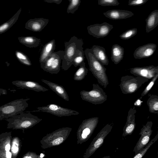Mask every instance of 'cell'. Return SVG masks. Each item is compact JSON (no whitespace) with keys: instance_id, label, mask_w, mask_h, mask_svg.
<instances>
[{"instance_id":"b9f144b4","label":"cell","mask_w":158,"mask_h":158,"mask_svg":"<svg viewBox=\"0 0 158 158\" xmlns=\"http://www.w3.org/2000/svg\"><path fill=\"white\" fill-rule=\"evenodd\" d=\"M102 158H110V156H104L103 157H102Z\"/></svg>"},{"instance_id":"3957f363","label":"cell","mask_w":158,"mask_h":158,"mask_svg":"<svg viewBox=\"0 0 158 158\" xmlns=\"http://www.w3.org/2000/svg\"><path fill=\"white\" fill-rule=\"evenodd\" d=\"M64 54L62 61L61 68L67 70L72 65V63L78 49L83 48V42L82 39L74 36L68 42H64Z\"/></svg>"},{"instance_id":"f1b7e54d","label":"cell","mask_w":158,"mask_h":158,"mask_svg":"<svg viewBox=\"0 0 158 158\" xmlns=\"http://www.w3.org/2000/svg\"><path fill=\"white\" fill-rule=\"evenodd\" d=\"M79 66L74 75L73 79L75 81L82 80L88 73V69L86 67L84 62H83Z\"/></svg>"},{"instance_id":"f546056e","label":"cell","mask_w":158,"mask_h":158,"mask_svg":"<svg viewBox=\"0 0 158 158\" xmlns=\"http://www.w3.org/2000/svg\"><path fill=\"white\" fill-rule=\"evenodd\" d=\"M85 53L83 48L78 49L76 54L72 63V64L75 67L80 65L84 62L85 59Z\"/></svg>"},{"instance_id":"83f0119b","label":"cell","mask_w":158,"mask_h":158,"mask_svg":"<svg viewBox=\"0 0 158 158\" xmlns=\"http://www.w3.org/2000/svg\"><path fill=\"white\" fill-rule=\"evenodd\" d=\"M20 141L18 137H14L12 138L10 148L11 158H16L19 153L21 147Z\"/></svg>"},{"instance_id":"30bf717a","label":"cell","mask_w":158,"mask_h":158,"mask_svg":"<svg viewBox=\"0 0 158 158\" xmlns=\"http://www.w3.org/2000/svg\"><path fill=\"white\" fill-rule=\"evenodd\" d=\"M113 27V25L105 22L101 24H95L89 26L87 30L90 35L96 38H99L108 35Z\"/></svg>"},{"instance_id":"484cf974","label":"cell","mask_w":158,"mask_h":158,"mask_svg":"<svg viewBox=\"0 0 158 158\" xmlns=\"http://www.w3.org/2000/svg\"><path fill=\"white\" fill-rule=\"evenodd\" d=\"M21 11V8H20L8 21L0 25V34L8 31L15 23Z\"/></svg>"},{"instance_id":"6da1fadb","label":"cell","mask_w":158,"mask_h":158,"mask_svg":"<svg viewBox=\"0 0 158 158\" xmlns=\"http://www.w3.org/2000/svg\"><path fill=\"white\" fill-rule=\"evenodd\" d=\"M5 120L8 122L7 128L24 130L33 127L42 119L30 113L23 112Z\"/></svg>"},{"instance_id":"cb8c5ba5","label":"cell","mask_w":158,"mask_h":158,"mask_svg":"<svg viewBox=\"0 0 158 158\" xmlns=\"http://www.w3.org/2000/svg\"><path fill=\"white\" fill-rule=\"evenodd\" d=\"M124 50V48L118 44L113 45L111 48V59L115 64H118L123 60Z\"/></svg>"},{"instance_id":"5b68a950","label":"cell","mask_w":158,"mask_h":158,"mask_svg":"<svg viewBox=\"0 0 158 158\" xmlns=\"http://www.w3.org/2000/svg\"><path fill=\"white\" fill-rule=\"evenodd\" d=\"M149 80L141 77L126 75L121 77L119 85L123 94H132L136 92L143 84Z\"/></svg>"},{"instance_id":"603a6c76","label":"cell","mask_w":158,"mask_h":158,"mask_svg":"<svg viewBox=\"0 0 158 158\" xmlns=\"http://www.w3.org/2000/svg\"><path fill=\"white\" fill-rule=\"evenodd\" d=\"M146 31L151 32L158 25V10L152 11L146 19Z\"/></svg>"},{"instance_id":"8d00e7d4","label":"cell","mask_w":158,"mask_h":158,"mask_svg":"<svg viewBox=\"0 0 158 158\" xmlns=\"http://www.w3.org/2000/svg\"><path fill=\"white\" fill-rule=\"evenodd\" d=\"M148 0H129L128 5L131 6L142 5L146 3Z\"/></svg>"},{"instance_id":"d6a6232c","label":"cell","mask_w":158,"mask_h":158,"mask_svg":"<svg viewBox=\"0 0 158 158\" xmlns=\"http://www.w3.org/2000/svg\"><path fill=\"white\" fill-rule=\"evenodd\" d=\"M158 139V134H157L154 138L149 142L144 148L142 151L135 155L133 158H142L151 146Z\"/></svg>"},{"instance_id":"74e56055","label":"cell","mask_w":158,"mask_h":158,"mask_svg":"<svg viewBox=\"0 0 158 158\" xmlns=\"http://www.w3.org/2000/svg\"><path fill=\"white\" fill-rule=\"evenodd\" d=\"M63 140V138L62 137H59L54 140L52 142L53 145H58L62 143Z\"/></svg>"},{"instance_id":"7c38bea8","label":"cell","mask_w":158,"mask_h":158,"mask_svg":"<svg viewBox=\"0 0 158 158\" xmlns=\"http://www.w3.org/2000/svg\"><path fill=\"white\" fill-rule=\"evenodd\" d=\"M112 128V126L111 124H107L98 134L89 148V155L93 154L102 145L105 139L111 131Z\"/></svg>"},{"instance_id":"ffe728a7","label":"cell","mask_w":158,"mask_h":158,"mask_svg":"<svg viewBox=\"0 0 158 158\" xmlns=\"http://www.w3.org/2000/svg\"><path fill=\"white\" fill-rule=\"evenodd\" d=\"M89 50L95 58L103 65H108L109 59L106 53L105 48L103 47L96 45H93Z\"/></svg>"},{"instance_id":"277c9868","label":"cell","mask_w":158,"mask_h":158,"mask_svg":"<svg viewBox=\"0 0 158 158\" xmlns=\"http://www.w3.org/2000/svg\"><path fill=\"white\" fill-rule=\"evenodd\" d=\"M30 98L16 99L0 106V120L10 118L23 112Z\"/></svg>"},{"instance_id":"1f68e13d","label":"cell","mask_w":158,"mask_h":158,"mask_svg":"<svg viewBox=\"0 0 158 158\" xmlns=\"http://www.w3.org/2000/svg\"><path fill=\"white\" fill-rule=\"evenodd\" d=\"M69 4L67 9L68 14H74L78 9L81 3V0H69Z\"/></svg>"},{"instance_id":"d4e9b609","label":"cell","mask_w":158,"mask_h":158,"mask_svg":"<svg viewBox=\"0 0 158 158\" xmlns=\"http://www.w3.org/2000/svg\"><path fill=\"white\" fill-rule=\"evenodd\" d=\"M18 39L20 43L30 48L38 47L41 42L40 39L33 36L19 37Z\"/></svg>"},{"instance_id":"ac0fdd59","label":"cell","mask_w":158,"mask_h":158,"mask_svg":"<svg viewBox=\"0 0 158 158\" xmlns=\"http://www.w3.org/2000/svg\"><path fill=\"white\" fill-rule=\"evenodd\" d=\"M136 112L135 107L131 108L129 110L127 122L123 130V136L131 135L135 129L136 126L135 114Z\"/></svg>"},{"instance_id":"4dcf8cb0","label":"cell","mask_w":158,"mask_h":158,"mask_svg":"<svg viewBox=\"0 0 158 158\" xmlns=\"http://www.w3.org/2000/svg\"><path fill=\"white\" fill-rule=\"evenodd\" d=\"M15 54L16 58L21 63L28 66L31 65L32 64L30 59L23 52L19 51H16Z\"/></svg>"},{"instance_id":"ab89813d","label":"cell","mask_w":158,"mask_h":158,"mask_svg":"<svg viewBox=\"0 0 158 158\" xmlns=\"http://www.w3.org/2000/svg\"><path fill=\"white\" fill-rule=\"evenodd\" d=\"M141 99L140 98L137 99L134 104V106L137 107L141 106L143 102Z\"/></svg>"},{"instance_id":"5bb4252c","label":"cell","mask_w":158,"mask_h":158,"mask_svg":"<svg viewBox=\"0 0 158 158\" xmlns=\"http://www.w3.org/2000/svg\"><path fill=\"white\" fill-rule=\"evenodd\" d=\"M156 47V45L153 43H148L139 46L134 51V57L139 59L149 57L154 54Z\"/></svg>"},{"instance_id":"60d3db41","label":"cell","mask_w":158,"mask_h":158,"mask_svg":"<svg viewBox=\"0 0 158 158\" xmlns=\"http://www.w3.org/2000/svg\"><path fill=\"white\" fill-rule=\"evenodd\" d=\"M7 92L6 90L0 88V96L3 95H6Z\"/></svg>"},{"instance_id":"7402d4cb","label":"cell","mask_w":158,"mask_h":158,"mask_svg":"<svg viewBox=\"0 0 158 158\" xmlns=\"http://www.w3.org/2000/svg\"><path fill=\"white\" fill-rule=\"evenodd\" d=\"M56 48V42L53 39L46 44L43 46L39 58L40 64L44 63Z\"/></svg>"},{"instance_id":"d590c367","label":"cell","mask_w":158,"mask_h":158,"mask_svg":"<svg viewBox=\"0 0 158 158\" xmlns=\"http://www.w3.org/2000/svg\"><path fill=\"white\" fill-rule=\"evenodd\" d=\"M98 4L102 6H116L120 3L117 0H98Z\"/></svg>"},{"instance_id":"8992f818","label":"cell","mask_w":158,"mask_h":158,"mask_svg":"<svg viewBox=\"0 0 158 158\" xmlns=\"http://www.w3.org/2000/svg\"><path fill=\"white\" fill-rule=\"evenodd\" d=\"M92 90H82L80 94L82 99L95 105L103 103L107 99V95L103 89L98 84L93 85Z\"/></svg>"},{"instance_id":"52a82bcc","label":"cell","mask_w":158,"mask_h":158,"mask_svg":"<svg viewBox=\"0 0 158 158\" xmlns=\"http://www.w3.org/2000/svg\"><path fill=\"white\" fill-rule=\"evenodd\" d=\"M64 54V51L53 52L45 61L40 64L41 68L51 74H57L60 70V64Z\"/></svg>"},{"instance_id":"9c48e42d","label":"cell","mask_w":158,"mask_h":158,"mask_svg":"<svg viewBox=\"0 0 158 158\" xmlns=\"http://www.w3.org/2000/svg\"><path fill=\"white\" fill-rule=\"evenodd\" d=\"M152 121H148L141 129L140 137L133 149L135 155L142 151L149 142L152 132Z\"/></svg>"},{"instance_id":"e575fe53","label":"cell","mask_w":158,"mask_h":158,"mask_svg":"<svg viewBox=\"0 0 158 158\" xmlns=\"http://www.w3.org/2000/svg\"><path fill=\"white\" fill-rule=\"evenodd\" d=\"M158 78V74H157L153 78H152L150 82L145 88L141 94V96L139 98L140 99L142 98L143 97L146 95L151 90L154 84Z\"/></svg>"},{"instance_id":"44dd1931","label":"cell","mask_w":158,"mask_h":158,"mask_svg":"<svg viewBox=\"0 0 158 158\" xmlns=\"http://www.w3.org/2000/svg\"><path fill=\"white\" fill-rule=\"evenodd\" d=\"M41 81L64 100L68 101H69V96L66 90L63 86L44 79H42Z\"/></svg>"},{"instance_id":"d6986e66","label":"cell","mask_w":158,"mask_h":158,"mask_svg":"<svg viewBox=\"0 0 158 158\" xmlns=\"http://www.w3.org/2000/svg\"><path fill=\"white\" fill-rule=\"evenodd\" d=\"M106 17L113 20H117L126 19L134 15L133 13L130 11L113 9L108 10L103 13Z\"/></svg>"},{"instance_id":"836d02e7","label":"cell","mask_w":158,"mask_h":158,"mask_svg":"<svg viewBox=\"0 0 158 158\" xmlns=\"http://www.w3.org/2000/svg\"><path fill=\"white\" fill-rule=\"evenodd\" d=\"M137 32V28L131 29L122 33L119 35V37L122 40H127L136 35Z\"/></svg>"},{"instance_id":"7a4b0ae2","label":"cell","mask_w":158,"mask_h":158,"mask_svg":"<svg viewBox=\"0 0 158 158\" xmlns=\"http://www.w3.org/2000/svg\"><path fill=\"white\" fill-rule=\"evenodd\" d=\"M89 66V69L94 76L97 79L98 83L106 88L109 84L106 74V69L90 52L89 48L84 51Z\"/></svg>"},{"instance_id":"8fae6325","label":"cell","mask_w":158,"mask_h":158,"mask_svg":"<svg viewBox=\"0 0 158 158\" xmlns=\"http://www.w3.org/2000/svg\"><path fill=\"white\" fill-rule=\"evenodd\" d=\"M130 73L137 77H141L149 80L152 79L158 74V66L150 65L137 67L130 69Z\"/></svg>"},{"instance_id":"e0dca14e","label":"cell","mask_w":158,"mask_h":158,"mask_svg":"<svg viewBox=\"0 0 158 158\" xmlns=\"http://www.w3.org/2000/svg\"><path fill=\"white\" fill-rule=\"evenodd\" d=\"M49 22V19L43 18L31 19L26 23L25 27L34 32H40L46 27Z\"/></svg>"},{"instance_id":"f35d334b","label":"cell","mask_w":158,"mask_h":158,"mask_svg":"<svg viewBox=\"0 0 158 158\" xmlns=\"http://www.w3.org/2000/svg\"><path fill=\"white\" fill-rule=\"evenodd\" d=\"M62 0H45L44 1L49 3H55L57 4H60L62 1Z\"/></svg>"},{"instance_id":"ba28073f","label":"cell","mask_w":158,"mask_h":158,"mask_svg":"<svg viewBox=\"0 0 158 158\" xmlns=\"http://www.w3.org/2000/svg\"><path fill=\"white\" fill-rule=\"evenodd\" d=\"M36 108L37 110H33L32 112H46L60 117L77 115L79 114V112L76 111L62 107L54 104H49L45 106L38 107Z\"/></svg>"},{"instance_id":"7bdbcfd3","label":"cell","mask_w":158,"mask_h":158,"mask_svg":"<svg viewBox=\"0 0 158 158\" xmlns=\"http://www.w3.org/2000/svg\"><path fill=\"white\" fill-rule=\"evenodd\" d=\"M44 155L43 154L41 153L40 155V157L41 158H42L44 157Z\"/></svg>"},{"instance_id":"4fadbf2b","label":"cell","mask_w":158,"mask_h":158,"mask_svg":"<svg viewBox=\"0 0 158 158\" xmlns=\"http://www.w3.org/2000/svg\"><path fill=\"white\" fill-rule=\"evenodd\" d=\"M11 132H6L0 135V158H11Z\"/></svg>"},{"instance_id":"4316f807","label":"cell","mask_w":158,"mask_h":158,"mask_svg":"<svg viewBox=\"0 0 158 158\" xmlns=\"http://www.w3.org/2000/svg\"><path fill=\"white\" fill-rule=\"evenodd\" d=\"M147 103L149 112L152 113H158V96L156 95L148 94Z\"/></svg>"},{"instance_id":"9a60e30c","label":"cell","mask_w":158,"mask_h":158,"mask_svg":"<svg viewBox=\"0 0 158 158\" xmlns=\"http://www.w3.org/2000/svg\"><path fill=\"white\" fill-rule=\"evenodd\" d=\"M99 121V118L94 117L84 120L80 126V129L82 130L81 137L86 138L94 131Z\"/></svg>"},{"instance_id":"2e32d148","label":"cell","mask_w":158,"mask_h":158,"mask_svg":"<svg viewBox=\"0 0 158 158\" xmlns=\"http://www.w3.org/2000/svg\"><path fill=\"white\" fill-rule=\"evenodd\" d=\"M12 83L13 85L21 89L33 90L37 92H45L48 90L38 83L33 81L16 80Z\"/></svg>"}]
</instances>
